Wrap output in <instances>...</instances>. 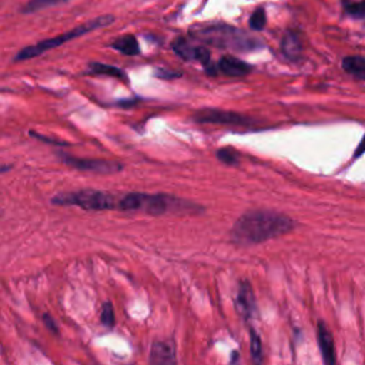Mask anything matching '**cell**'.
Listing matches in <instances>:
<instances>
[{
    "instance_id": "4",
    "label": "cell",
    "mask_w": 365,
    "mask_h": 365,
    "mask_svg": "<svg viewBox=\"0 0 365 365\" xmlns=\"http://www.w3.org/2000/svg\"><path fill=\"white\" fill-rule=\"evenodd\" d=\"M180 201L164 194L130 192L118 198V210L123 211H144L151 215H161L170 210H177Z\"/></svg>"
},
{
    "instance_id": "7",
    "label": "cell",
    "mask_w": 365,
    "mask_h": 365,
    "mask_svg": "<svg viewBox=\"0 0 365 365\" xmlns=\"http://www.w3.org/2000/svg\"><path fill=\"white\" fill-rule=\"evenodd\" d=\"M235 307L241 317L244 319H251L255 314L257 304H255V297L254 291L251 288V284L248 281H241L238 291H237V298H235Z\"/></svg>"
},
{
    "instance_id": "8",
    "label": "cell",
    "mask_w": 365,
    "mask_h": 365,
    "mask_svg": "<svg viewBox=\"0 0 365 365\" xmlns=\"http://www.w3.org/2000/svg\"><path fill=\"white\" fill-rule=\"evenodd\" d=\"M317 339L324 365H336L334 338L324 321H318L317 324Z\"/></svg>"
},
{
    "instance_id": "6",
    "label": "cell",
    "mask_w": 365,
    "mask_h": 365,
    "mask_svg": "<svg viewBox=\"0 0 365 365\" xmlns=\"http://www.w3.org/2000/svg\"><path fill=\"white\" fill-rule=\"evenodd\" d=\"M194 120L198 123H212V124H224V125H244L248 123V118L227 110L217 108H202L194 114Z\"/></svg>"
},
{
    "instance_id": "14",
    "label": "cell",
    "mask_w": 365,
    "mask_h": 365,
    "mask_svg": "<svg viewBox=\"0 0 365 365\" xmlns=\"http://www.w3.org/2000/svg\"><path fill=\"white\" fill-rule=\"evenodd\" d=\"M86 74H88V76H110V77H117V78L125 80V73L123 70H120L118 67L97 63V61H93L88 64Z\"/></svg>"
},
{
    "instance_id": "20",
    "label": "cell",
    "mask_w": 365,
    "mask_h": 365,
    "mask_svg": "<svg viewBox=\"0 0 365 365\" xmlns=\"http://www.w3.org/2000/svg\"><path fill=\"white\" fill-rule=\"evenodd\" d=\"M265 23H267V16H265V10H264L262 7L257 9V10L251 14V17H250V20H248V24H250V27H251L252 30H262L264 26H265Z\"/></svg>"
},
{
    "instance_id": "5",
    "label": "cell",
    "mask_w": 365,
    "mask_h": 365,
    "mask_svg": "<svg viewBox=\"0 0 365 365\" xmlns=\"http://www.w3.org/2000/svg\"><path fill=\"white\" fill-rule=\"evenodd\" d=\"M61 161L73 168L81 171H93L98 174H114L123 170V164L110 160H98V158H78L71 155H61Z\"/></svg>"
},
{
    "instance_id": "22",
    "label": "cell",
    "mask_w": 365,
    "mask_h": 365,
    "mask_svg": "<svg viewBox=\"0 0 365 365\" xmlns=\"http://www.w3.org/2000/svg\"><path fill=\"white\" fill-rule=\"evenodd\" d=\"M345 10L348 14L355 17H365V0L355 1V3H345Z\"/></svg>"
},
{
    "instance_id": "11",
    "label": "cell",
    "mask_w": 365,
    "mask_h": 365,
    "mask_svg": "<svg viewBox=\"0 0 365 365\" xmlns=\"http://www.w3.org/2000/svg\"><path fill=\"white\" fill-rule=\"evenodd\" d=\"M173 48L175 51L177 56H180L184 60H197L200 63H202L204 66L210 64V53L207 48L198 47V46H192L191 43L180 38L173 44Z\"/></svg>"
},
{
    "instance_id": "3",
    "label": "cell",
    "mask_w": 365,
    "mask_h": 365,
    "mask_svg": "<svg viewBox=\"0 0 365 365\" xmlns=\"http://www.w3.org/2000/svg\"><path fill=\"white\" fill-rule=\"evenodd\" d=\"M51 202L56 205H76L87 211L114 210L118 207V198L115 195L91 188L57 194L53 197Z\"/></svg>"
},
{
    "instance_id": "10",
    "label": "cell",
    "mask_w": 365,
    "mask_h": 365,
    "mask_svg": "<svg viewBox=\"0 0 365 365\" xmlns=\"http://www.w3.org/2000/svg\"><path fill=\"white\" fill-rule=\"evenodd\" d=\"M237 30L231 27H210L207 30L198 31V36H201L205 41L218 44V46H237L235 41H244L235 38Z\"/></svg>"
},
{
    "instance_id": "17",
    "label": "cell",
    "mask_w": 365,
    "mask_h": 365,
    "mask_svg": "<svg viewBox=\"0 0 365 365\" xmlns=\"http://www.w3.org/2000/svg\"><path fill=\"white\" fill-rule=\"evenodd\" d=\"M250 349H251V358L254 361V365H262V361H264L262 344H261L259 335L254 328H250Z\"/></svg>"
},
{
    "instance_id": "18",
    "label": "cell",
    "mask_w": 365,
    "mask_h": 365,
    "mask_svg": "<svg viewBox=\"0 0 365 365\" xmlns=\"http://www.w3.org/2000/svg\"><path fill=\"white\" fill-rule=\"evenodd\" d=\"M67 1H70V0H30L20 9V11L24 14H29V13H34V11H38V10H43L47 7H53V6H57L61 3H67Z\"/></svg>"
},
{
    "instance_id": "13",
    "label": "cell",
    "mask_w": 365,
    "mask_h": 365,
    "mask_svg": "<svg viewBox=\"0 0 365 365\" xmlns=\"http://www.w3.org/2000/svg\"><path fill=\"white\" fill-rule=\"evenodd\" d=\"M281 50L284 56H287L289 60H297L302 51V43L298 33L292 30L287 31V34L282 37V41H281Z\"/></svg>"
},
{
    "instance_id": "21",
    "label": "cell",
    "mask_w": 365,
    "mask_h": 365,
    "mask_svg": "<svg viewBox=\"0 0 365 365\" xmlns=\"http://www.w3.org/2000/svg\"><path fill=\"white\" fill-rule=\"evenodd\" d=\"M217 157L220 161L228 165H235L238 163V154L232 148H220L217 151Z\"/></svg>"
},
{
    "instance_id": "12",
    "label": "cell",
    "mask_w": 365,
    "mask_h": 365,
    "mask_svg": "<svg viewBox=\"0 0 365 365\" xmlns=\"http://www.w3.org/2000/svg\"><path fill=\"white\" fill-rule=\"evenodd\" d=\"M218 68L227 76H245L251 71V66L234 56H224L218 61Z\"/></svg>"
},
{
    "instance_id": "1",
    "label": "cell",
    "mask_w": 365,
    "mask_h": 365,
    "mask_svg": "<svg viewBox=\"0 0 365 365\" xmlns=\"http://www.w3.org/2000/svg\"><path fill=\"white\" fill-rule=\"evenodd\" d=\"M295 227L292 218L269 210H251L244 212L231 228V240L241 245L259 244L281 237Z\"/></svg>"
},
{
    "instance_id": "2",
    "label": "cell",
    "mask_w": 365,
    "mask_h": 365,
    "mask_svg": "<svg viewBox=\"0 0 365 365\" xmlns=\"http://www.w3.org/2000/svg\"><path fill=\"white\" fill-rule=\"evenodd\" d=\"M115 20L114 16L111 14H104V16H98L93 20H88L74 29H70L66 33H61L58 36H54V37H50V38H46V40H41L36 44H31V46H27L24 48H21L20 51H17V54L14 56L13 61L14 63H20V61H26V60H30V58H34V57H38L41 54H44L46 51L51 50V48H56V47H60L80 36H84L93 30H97V29H101L104 26H108L111 24L113 21Z\"/></svg>"
},
{
    "instance_id": "24",
    "label": "cell",
    "mask_w": 365,
    "mask_h": 365,
    "mask_svg": "<svg viewBox=\"0 0 365 365\" xmlns=\"http://www.w3.org/2000/svg\"><path fill=\"white\" fill-rule=\"evenodd\" d=\"M365 153V135L362 137V140H361V143H359V145L356 147V150H355V153H354V157L356 158V157H359V155H362Z\"/></svg>"
},
{
    "instance_id": "15",
    "label": "cell",
    "mask_w": 365,
    "mask_h": 365,
    "mask_svg": "<svg viewBox=\"0 0 365 365\" xmlns=\"http://www.w3.org/2000/svg\"><path fill=\"white\" fill-rule=\"evenodd\" d=\"M111 47L115 48L117 51L125 54V56H135L140 53V47H138V41L134 36L131 34H125V36H121L118 38H115L113 43H111Z\"/></svg>"
},
{
    "instance_id": "23",
    "label": "cell",
    "mask_w": 365,
    "mask_h": 365,
    "mask_svg": "<svg viewBox=\"0 0 365 365\" xmlns=\"http://www.w3.org/2000/svg\"><path fill=\"white\" fill-rule=\"evenodd\" d=\"M43 319H44V324H46V327H47V328H48L51 332H54V334H57V332H58V328H57L56 322L53 321V318H51L48 314L43 315Z\"/></svg>"
},
{
    "instance_id": "16",
    "label": "cell",
    "mask_w": 365,
    "mask_h": 365,
    "mask_svg": "<svg viewBox=\"0 0 365 365\" xmlns=\"http://www.w3.org/2000/svg\"><path fill=\"white\" fill-rule=\"evenodd\" d=\"M342 68L359 80H365V57L349 56L342 60Z\"/></svg>"
},
{
    "instance_id": "9",
    "label": "cell",
    "mask_w": 365,
    "mask_h": 365,
    "mask_svg": "<svg viewBox=\"0 0 365 365\" xmlns=\"http://www.w3.org/2000/svg\"><path fill=\"white\" fill-rule=\"evenodd\" d=\"M150 365H177L174 344L170 341H155L150 351Z\"/></svg>"
},
{
    "instance_id": "19",
    "label": "cell",
    "mask_w": 365,
    "mask_h": 365,
    "mask_svg": "<svg viewBox=\"0 0 365 365\" xmlns=\"http://www.w3.org/2000/svg\"><path fill=\"white\" fill-rule=\"evenodd\" d=\"M101 324L106 327V328H113L115 325V315H114V308H113V304L110 301L104 302L103 304V308H101Z\"/></svg>"
}]
</instances>
